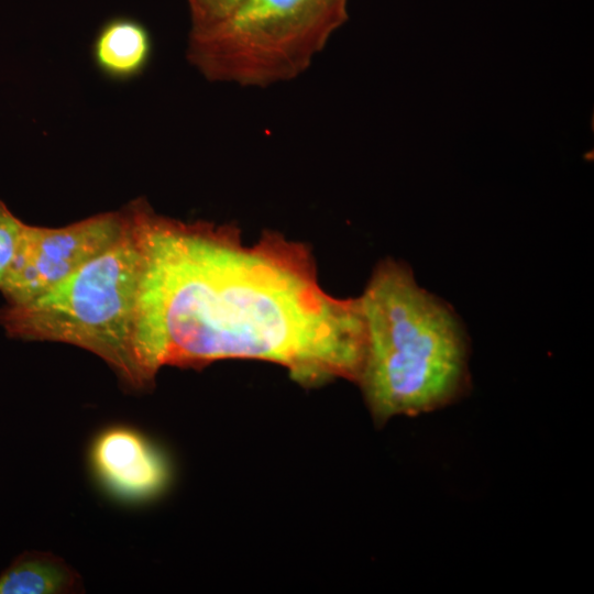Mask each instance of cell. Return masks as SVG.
I'll list each match as a JSON object with an SVG mask.
<instances>
[{
	"label": "cell",
	"mask_w": 594,
	"mask_h": 594,
	"mask_svg": "<svg viewBox=\"0 0 594 594\" xmlns=\"http://www.w3.org/2000/svg\"><path fill=\"white\" fill-rule=\"evenodd\" d=\"M142 253L136 354L152 386L167 365L249 359L284 366L305 387L358 382L365 322L358 298L324 292L308 245L234 224L184 222L129 205Z\"/></svg>",
	"instance_id": "obj_1"
},
{
	"label": "cell",
	"mask_w": 594,
	"mask_h": 594,
	"mask_svg": "<svg viewBox=\"0 0 594 594\" xmlns=\"http://www.w3.org/2000/svg\"><path fill=\"white\" fill-rule=\"evenodd\" d=\"M366 332L358 380L372 416L385 422L440 408L466 388L468 342L458 316L386 258L359 297Z\"/></svg>",
	"instance_id": "obj_2"
},
{
	"label": "cell",
	"mask_w": 594,
	"mask_h": 594,
	"mask_svg": "<svg viewBox=\"0 0 594 594\" xmlns=\"http://www.w3.org/2000/svg\"><path fill=\"white\" fill-rule=\"evenodd\" d=\"M129 211L130 227L118 242L37 298L7 304L0 324L14 339L88 350L128 387L145 389L151 385L135 344L142 253Z\"/></svg>",
	"instance_id": "obj_3"
},
{
	"label": "cell",
	"mask_w": 594,
	"mask_h": 594,
	"mask_svg": "<svg viewBox=\"0 0 594 594\" xmlns=\"http://www.w3.org/2000/svg\"><path fill=\"white\" fill-rule=\"evenodd\" d=\"M349 0H243L189 31L187 58L208 80L267 87L304 74L348 20Z\"/></svg>",
	"instance_id": "obj_4"
},
{
	"label": "cell",
	"mask_w": 594,
	"mask_h": 594,
	"mask_svg": "<svg viewBox=\"0 0 594 594\" xmlns=\"http://www.w3.org/2000/svg\"><path fill=\"white\" fill-rule=\"evenodd\" d=\"M130 221L127 207L61 228L25 224L0 288L7 304L31 301L55 287L118 242Z\"/></svg>",
	"instance_id": "obj_5"
},
{
	"label": "cell",
	"mask_w": 594,
	"mask_h": 594,
	"mask_svg": "<svg viewBox=\"0 0 594 594\" xmlns=\"http://www.w3.org/2000/svg\"><path fill=\"white\" fill-rule=\"evenodd\" d=\"M88 459L97 482L120 502L152 501L170 482V464L164 452L143 432L125 425H113L98 432Z\"/></svg>",
	"instance_id": "obj_6"
},
{
	"label": "cell",
	"mask_w": 594,
	"mask_h": 594,
	"mask_svg": "<svg viewBox=\"0 0 594 594\" xmlns=\"http://www.w3.org/2000/svg\"><path fill=\"white\" fill-rule=\"evenodd\" d=\"M153 52L148 29L139 20L118 15L105 21L95 35L91 55L99 72L125 81L141 75Z\"/></svg>",
	"instance_id": "obj_7"
},
{
	"label": "cell",
	"mask_w": 594,
	"mask_h": 594,
	"mask_svg": "<svg viewBox=\"0 0 594 594\" xmlns=\"http://www.w3.org/2000/svg\"><path fill=\"white\" fill-rule=\"evenodd\" d=\"M82 592L80 575L62 558L26 551L0 574V594H65Z\"/></svg>",
	"instance_id": "obj_8"
},
{
	"label": "cell",
	"mask_w": 594,
	"mask_h": 594,
	"mask_svg": "<svg viewBox=\"0 0 594 594\" xmlns=\"http://www.w3.org/2000/svg\"><path fill=\"white\" fill-rule=\"evenodd\" d=\"M24 227L25 223L0 200V288L16 254Z\"/></svg>",
	"instance_id": "obj_9"
},
{
	"label": "cell",
	"mask_w": 594,
	"mask_h": 594,
	"mask_svg": "<svg viewBox=\"0 0 594 594\" xmlns=\"http://www.w3.org/2000/svg\"><path fill=\"white\" fill-rule=\"evenodd\" d=\"M243 0H188L190 31L208 29L228 18Z\"/></svg>",
	"instance_id": "obj_10"
}]
</instances>
